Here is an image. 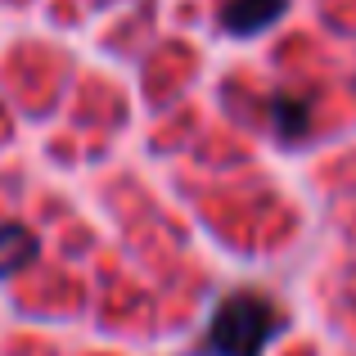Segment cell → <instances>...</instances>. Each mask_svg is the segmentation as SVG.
Instances as JSON below:
<instances>
[{
    "label": "cell",
    "mask_w": 356,
    "mask_h": 356,
    "mask_svg": "<svg viewBox=\"0 0 356 356\" xmlns=\"http://www.w3.org/2000/svg\"><path fill=\"white\" fill-rule=\"evenodd\" d=\"M284 334V312L266 293L235 289L217 302L208 321V356H266V348Z\"/></svg>",
    "instance_id": "6da1fadb"
},
{
    "label": "cell",
    "mask_w": 356,
    "mask_h": 356,
    "mask_svg": "<svg viewBox=\"0 0 356 356\" xmlns=\"http://www.w3.org/2000/svg\"><path fill=\"white\" fill-rule=\"evenodd\" d=\"M284 9H289V0H221L217 23L230 36H257L266 27H275L284 18Z\"/></svg>",
    "instance_id": "7a4b0ae2"
},
{
    "label": "cell",
    "mask_w": 356,
    "mask_h": 356,
    "mask_svg": "<svg viewBox=\"0 0 356 356\" xmlns=\"http://www.w3.org/2000/svg\"><path fill=\"white\" fill-rule=\"evenodd\" d=\"M32 257H36L32 230L18 226V221H5V226H0V275H18Z\"/></svg>",
    "instance_id": "3957f363"
},
{
    "label": "cell",
    "mask_w": 356,
    "mask_h": 356,
    "mask_svg": "<svg viewBox=\"0 0 356 356\" xmlns=\"http://www.w3.org/2000/svg\"><path fill=\"white\" fill-rule=\"evenodd\" d=\"M270 118H275V136L280 140H302L312 131V104L307 99H293V95H275L270 99Z\"/></svg>",
    "instance_id": "277c9868"
}]
</instances>
